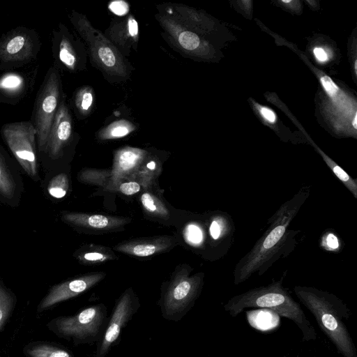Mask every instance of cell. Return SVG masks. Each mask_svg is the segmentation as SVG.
Returning <instances> with one entry per match:
<instances>
[{
	"label": "cell",
	"instance_id": "ba28073f",
	"mask_svg": "<svg viewBox=\"0 0 357 357\" xmlns=\"http://www.w3.org/2000/svg\"><path fill=\"white\" fill-rule=\"evenodd\" d=\"M0 132L20 169L35 182L40 181L36 130L31 120L6 123Z\"/></svg>",
	"mask_w": 357,
	"mask_h": 357
},
{
	"label": "cell",
	"instance_id": "8992f818",
	"mask_svg": "<svg viewBox=\"0 0 357 357\" xmlns=\"http://www.w3.org/2000/svg\"><path fill=\"white\" fill-rule=\"evenodd\" d=\"M204 278L203 273L190 276L187 270L173 275L162 287L158 303L164 319L178 322L190 312L201 294Z\"/></svg>",
	"mask_w": 357,
	"mask_h": 357
},
{
	"label": "cell",
	"instance_id": "e0dca14e",
	"mask_svg": "<svg viewBox=\"0 0 357 357\" xmlns=\"http://www.w3.org/2000/svg\"><path fill=\"white\" fill-rule=\"evenodd\" d=\"M171 238L162 236L123 242L115 247V250L135 257H148L169 249L173 244Z\"/></svg>",
	"mask_w": 357,
	"mask_h": 357
},
{
	"label": "cell",
	"instance_id": "f1b7e54d",
	"mask_svg": "<svg viewBox=\"0 0 357 357\" xmlns=\"http://www.w3.org/2000/svg\"><path fill=\"white\" fill-rule=\"evenodd\" d=\"M77 258L84 264H98L107 260L109 258V255L99 249L81 252L77 255Z\"/></svg>",
	"mask_w": 357,
	"mask_h": 357
},
{
	"label": "cell",
	"instance_id": "d6986e66",
	"mask_svg": "<svg viewBox=\"0 0 357 357\" xmlns=\"http://www.w3.org/2000/svg\"><path fill=\"white\" fill-rule=\"evenodd\" d=\"M22 352L26 357H75L63 345L47 341L31 342L24 347Z\"/></svg>",
	"mask_w": 357,
	"mask_h": 357
},
{
	"label": "cell",
	"instance_id": "5b68a950",
	"mask_svg": "<svg viewBox=\"0 0 357 357\" xmlns=\"http://www.w3.org/2000/svg\"><path fill=\"white\" fill-rule=\"evenodd\" d=\"M69 19L86 42L93 61L102 71L119 78L129 75V68L120 50L95 29L84 15L73 10Z\"/></svg>",
	"mask_w": 357,
	"mask_h": 357
},
{
	"label": "cell",
	"instance_id": "484cf974",
	"mask_svg": "<svg viewBox=\"0 0 357 357\" xmlns=\"http://www.w3.org/2000/svg\"><path fill=\"white\" fill-rule=\"evenodd\" d=\"M93 102V93L91 88L85 86L77 92L75 98V106L80 115L85 116L88 114Z\"/></svg>",
	"mask_w": 357,
	"mask_h": 357
},
{
	"label": "cell",
	"instance_id": "3957f363",
	"mask_svg": "<svg viewBox=\"0 0 357 357\" xmlns=\"http://www.w3.org/2000/svg\"><path fill=\"white\" fill-rule=\"evenodd\" d=\"M294 291L314 316L317 325L343 357H357V350L344 321L351 312L336 295L314 287L297 285Z\"/></svg>",
	"mask_w": 357,
	"mask_h": 357
},
{
	"label": "cell",
	"instance_id": "7402d4cb",
	"mask_svg": "<svg viewBox=\"0 0 357 357\" xmlns=\"http://www.w3.org/2000/svg\"><path fill=\"white\" fill-rule=\"evenodd\" d=\"M17 302L15 294L0 280V333L13 315Z\"/></svg>",
	"mask_w": 357,
	"mask_h": 357
},
{
	"label": "cell",
	"instance_id": "4fadbf2b",
	"mask_svg": "<svg viewBox=\"0 0 357 357\" xmlns=\"http://www.w3.org/2000/svg\"><path fill=\"white\" fill-rule=\"evenodd\" d=\"M105 276L103 272L88 273L52 286L38 304L37 313H42L59 303L80 295L98 284Z\"/></svg>",
	"mask_w": 357,
	"mask_h": 357
},
{
	"label": "cell",
	"instance_id": "83f0119b",
	"mask_svg": "<svg viewBox=\"0 0 357 357\" xmlns=\"http://www.w3.org/2000/svg\"><path fill=\"white\" fill-rule=\"evenodd\" d=\"M184 234L186 241L193 246H199L204 241V234L202 228L195 224L186 227Z\"/></svg>",
	"mask_w": 357,
	"mask_h": 357
},
{
	"label": "cell",
	"instance_id": "8fae6325",
	"mask_svg": "<svg viewBox=\"0 0 357 357\" xmlns=\"http://www.w3.org/2000/svg\"><path fill=\"white\" fill-rule=\"evenodd\" d=\"M73 135L72 117L66 102L61 100L54 121L51 126L46 143L39 160L47 169L49 162H55L61 158Z\"/></svg>",
	"mask_w": 357,
	"mask_h": 357
},
{
	"label": "cell",
	"instance_id": "cb8c5ba5",
	"mask_svg": "<svg viewBox=\"0 0 357 357\" xmlns=\"http://www.w3.org/2000/svg\"><path fill=\"white\" fill-rule=\"evenodd\" d=\"M324 160L331 169L335 176L343 183V185L351 193L354 198L357 199V179L352 178L339 165L319 151Z\"/></svg>",
	"mask_w": 357,
	"mask_h": 357
},
{
	"label": "cell",
	"instance_id": "1f68e13d",
	"mask_svg": "<svg viewBox=\"0 0 357 357\" xmlns=\"http://www.w3.org/2000/svg\"><path fill=\"white\" fill-rule=\"evenodd\" d=\"M259 112L263 117L270 123H274L275 121V115L274 112L267 107H260Z\"/></svg>",
	"mask_w": 357,
	"mask_h": 357
},
{
	"label": "cell",
	"instance_id": "7c38bea8",
	"mask_svg": "<svg viewBox=\"0 0 357 357\" xmlns=\"http://www.w3.org/2000/svg\"><path fill=\"white\" fill-rule=\"evenodd\" d=\"M38 68V65L31 64L1 75L0 103L16 105L27 98L34 89Z\"/></svg>",
	"mask_w": 357,
	"mask_h": 357
},
{
	"label": "cell",
	"instance_id": "277c9868",
	"mask_svg": "<svg viewBox=\"0 0 357 357\" xmlns=\"http://www.w3.org/2000/svg\"><path fill=\"white\" fill-rule=\"evenodd\" d=\"M107 310L103 303L88 306L70 316H59L46 326L56 336L77 347L98 342L107 326Z\"/></svg>",
	"mask_w": 357,
	"mask_h": 357
},
{
	"label": "cell",
	"instance_id": "f546056e",
	"mask_svg": "<svg viewBox=\"0 0 357 357\" xmlns=\"http://www.w3.org/2000/svg\"><path fill=\"white\" fill-rule=\"evenodd\" d=\"M108 8L110 11L118 16L126 15L129 11V5L127 2L122 0L112 1L109 4Z\"/></svg>",
	"mask_w": 357,
	"mask_h": 357
},
{
	"label": "cell",
	"instance_id": "9a60e30c",
	"mask_svg": "<svg viewBox=\"0 0 357 357\" xmlns=\"http://www.w3.org/2000/svg\"><path fill=\"white\" fill-rule=\"evenodd\" d=\"M52 50L54 62L70 71H76L79 67V55L73 35L60 23L52 32Z\"/></svg>",
	"mask_w": 357,
	"mask_h": 357
},
{
	"label": "cell",
	"instance_id": "d4e9b609",
	"mask_svg": "<svg viewBox=\"0 0 357 357\" xmlns=\"http://www.w3.org/2000/svg\"><path fill=\"white\" fill-rule=\"evenodd\" d=\"M140 199L144 208L150 214L161 218L169 216V212L165 205L154 195L144 192L141 195Z\"/></svg>",
	"mask_w": 357,
	"mask_h": 357
},
{
	"label": "cell",
	"instance_id": "836d02e7",
	"mask_svg": "<svg viewBox=\"0 0 357 357\" xmlns=\"http://www.w3.org/2000/svg\"><path fill=\"white\" fill-rule=\"evenodd\" d=\"M282 2H284V3H289V2H291V1H282Z\"/></svg>",
	"mask_w": 357,
	"mask_h": 357
},
{
	"label": "cell",
	"instance_id": "52a82bcc",
	"mask_svg": "<svg viewBox=\"0 0 357 357\" xmlns=\"http://www.w3.org/2000/svg\"><path fill=\"white\" fill-rule=\"evenodd\" d=\"M61 80L55 66L49 68L36 93L31 118L36 130L38 154L42 152L61 101Z\"/></svg>",
	"mask_w": 357,
	"mask_h": 357
},
{
	"label": "cell",
	"instance_id": "d6a6232c",
	"mask_svg": "<svg viewBox=\"0 0 357 357\" xmlns=\"http://www.w3.org/2000/svg\"><path fill=\"white\" fill-rule=\"evenodd\" d=\"M314 54L317 60L319 61H325L328 59L327 54L326 51L321 47H315L314 49Z\"/></svg>",
	"mask_w": 357,
	"mask_h": 357
},
{
	"label": "cell",
	"instance_id": "44dd1931",
	"mask_svg": "<svg viewBox=\"0 0 357 357\" xmlns=\"http://www.w3.org/2000/svg\"><path fill=\"white\" fill-rule=\"evenodd\" d=\"M44 192L54 199L63 198L69 188V180L66 173L47 174L43 181Z\"/></svg>",
	"mask_w": 357,
	"mask_h": 357
},
{
	"label": "cell",
	"instance_id": "4dcf8cb0",
	"mask_svg": "<svg viewBox=\"0 0 357 357\" xmlns=\"http://www.w3.org/2000/svg\"><path fill=\"white\" fill-rule=\"evenodd\" d=\"M119 190L126 195H132L140 190V185L135 181H128L119 185Z\"/></svg>",
	"mask_w": 357,
	"mask_h": 357
},
{
	"label": "cell",
	"instance_id": "603a6c76",
	"mask_svg": "<svg viewBox=\"0 0 357 357\" xmlns=\"http://www.w3.org/2000/svg\"><path fill=\"white\" fill-rule=\"evenodd\" d=\"M135 129L134 125L127 120H119L102 128L98 132L100 139H113L125 137Z\"/></svg>",
	"mask_w": 357,
	"mask_h": 357
},
{
	"label": "cell",
	"instance_id": "9c48e42d",
	"mask_svg": "<svg viewBox=\"0 0 357 357\" xmlns=\"http://www.w3.org/2000/svg\"><path fill=\"white\" fill-rule=\"evenodd\" d=\"M41 47L39 34L33 29L17 26L0 38V70H13L33 64Z\"/></svg>",
	"mask_w": 357,
	"mask_h": 357
},
{
	"label": "cell",
	"instance_id": "4316f807",
	"mask_svg": "<svg viewBox=\"0 0 357 357\" xmlns=\"http://www.w3.org/2000/svg\"><path fill=\"white\" fill-rule=\"evenodd\" d=\"M319 246L324 250L338 252L342 248V241L334 230L328 229L321 236Z\"/></svg>",
	"mask_w": 357,
	"mask_h": 357
},
{
	"label": "cell",
	"instance_id": "7a4b0ae2",
	"mask_svg": "<svg viewBox=\"0 0 357 357\" xmlns=\"http://www.w3.org/2000/svg\"><path fill=\"white\" fill-rule=\"evenodd\" d=\"M286 274L287 271H284L279 280H273L268 285L255 287L231 297L223 305L224 310L233 317L249 307L271 310L291 320L299 328L303 342L315 340L317 335L314 327L289 289L283 286Z\"/></svg>",
	"mask_w": 357,
	"mask_h": 357
},
{
	"label": "cell",
	"instance_id": "6da1fadb",
	"mask_svg": "<svg viewBox=\"0 0 357 357\" xmlns=\"http://www.w3.org/2000/svg\"><path fill=\"white\" fill-rule=\"evenodd\" d=\"M310 194V185H304L284 202L268 220V227L251 250L236 263L234 272L235 285L253 275H263L278 259L289 256L301 240V230L288 229Z\"/></svg>",
	"mask_w": 357,
	"mask_h": 357
},
{
	"label": "cell",
	"instance_id": "2e32d148",
	"mask_svg": "<svg viewBox=\"0 0 357 357\" xmlns=\"http://www.w3.org/2000/svg\"><path fill=\"white\" fill-rule=\"evenodd\" d=\"M61 220L73 227L95 230H109L128 222L121 218L75 212L63 213Z\"/></svg>",
	"mask_w": 357,
	"mask_h": 357
},
{
	"label": "cell",
	"instance_id": "ffe728a7",
	"mask_svg": "<svg viewBox=\"0 0 357 357\" xmlns=\"http://www.w3.org/2000/svg\"><path fill=\"white\" fill-rule=\"evenodd\" d=\"M146 153L144 150L132 147L118 151L114 160V173L123 174L130 172L141 163Z\"/></svg>",
	"mask_w": 357,
	"mask_h": 357
},
{
	"label": "cell",
	"instance_id": "ac0fdd59",
	"mask_svg": "<svg viewBox=\"0 0 357 357\" xmlns=\"http://www.w3.org/2000/svg\"><path fill=\"white\" fill-rule=\"evenodd\" d=\"M107 35L116 47H121L124 52L132 47L135 49L139 38L137 22L130 15L123 21L112 24Z\"/></svg>",
	"mask_w": 357,
	"mask_h": 357
},
{
	"label": "cell",
	"instance_id": "30bf717a",
	"mask_svg": "<svg viewBox=\"0 0 357 357\" xmlns=\"http://www.w3.org/2000/svg\"><path fill=\"white\" fill-rule=\"evenodd\" d=\"M140 303L131 288L116 300L101 340L97 343L94 357H105L121 341L122 330L137 313Z\"/></svg>",
	"mask_w": 357,
	"mask_h": 357
},
{
	"label": "cell",
	"instance_id": "5bb4252c",
	"mask_svg": "<svg viewBox=\"0 0 357 357\" xmlns=\"http://www.w3.org/2000/svg\"><path fill=\"white\" fill-rule=\"evenodd\" d=\"M22 170L0 144V203L17 206L24 192Z\"/></svg>",
	"mask_w": 357,
	"mask_h": 357
}]
</instances>
